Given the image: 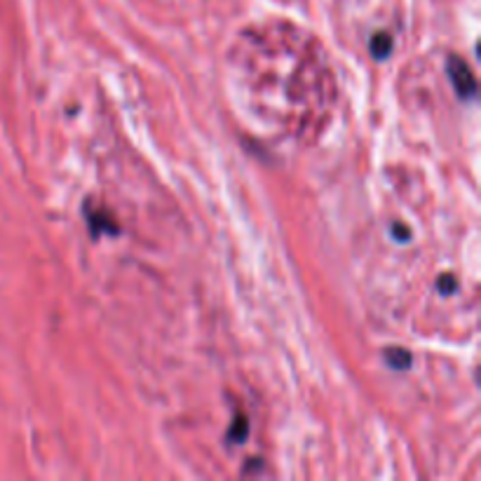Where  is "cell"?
Here are the masks:
<instances>
[{
    "label": "cell",
    "mask_w": 481,
    "mask_h": 481,
    "mask_svg": "<svg viewBox=\"0 0 481 481\" xmlns=\"http://www.w3.org/2000/svg\"><path fill=\"white\" fill-rule=\"evenodd\" d=\"M446 73H448V80H451V85L455 87L458 96L460 99H475L477 96V78L475 73H472V68L465 64L460 57L451 55L446 61Z\"/></svg>",
    "instance_id": "6da1fadb"
},
{
    "label": "cell",
    "mask_w": 481,
    "mask_h": 481,
    "mask_svg": "<svg viewBox=\"0 0 481 481\" xmlns=\"http://www.w3.org/2000/svg\"><path fill=\"white\" fill-rule=\"evenodd\" d=\"M369 50H371L373 59H378V61L387 59V57H390V52H392V38L387 35L385 31H378V33L371 35Z\"/></svg>",
    "instance_id": "7a4b0ae2"
},
{
    "label": "cell",
    "mask_w": 481,
    "mask_h": 481,
    "mask_svg": "<svg viewBox=\"0 0 481 481\" xmlns=\"http://www.w3.org/2000/svg\"><path fill=\"white\" fill-rule=\"evenodd\" d=\"M85 214H87V221H89V226H92V231H94V233H118V228L109 221L106 211L96 214V211H92V209L85 207Z\"/></svg>",
    "instance_id": "3957f363"
},
{
    "label": "cell",
    "mask_w": 481,
    "mask_h": 481,
    "mask_svg": "<svg viewBox=\"0 0 481 481\" xmlns=\"http://www.w3.org/2000/svg\"><path fill=\"white\" fill-rule=\"evenodd\" d=\"M249 434V421L242 414L233 418V425L228 430V444H242Z\"/></svg>",
    "instance_id": "277c9868"
},
{
    "label": "cell",
    "mask_w": 481,
    "mask_h": 481,
    "mask_svg": "<svg viewBox=\"0 0 481 481\" xmlns=\"http://www.w3.org/2000/svg\"><path fill=\"white\" fill-rule=\"evenodd\" d=\"M385 362L390 364L394 371H404L411 366V355L404 348H387L385 350Z\"/></svg>",
    "instance_id": "5b68a950"
},
{
    "label": "cell",
    "mask_w": 481,
    "mask_h": 481,
    "mask_svg": "<svg viewBox=\"0 0 481 481\" xmlns=\"http://www.w3.org/2000/svg\"><path fill=\"white\" fill-rule=\"evenodd\" d=\"M437 287H439V292H441V294H446V296H448V294H455L458 282H455L453 275H444V277H439Z\"/></svg>",
    "instance_id": "8992f818"
},
{
    "label": "cell",
    "mask_w": 481,
    "mask_h": 481,
    "mask_svg": "<svg viewBox=\"0 0 481 481\" xmlns=\"http://www.w3.org/2000/svg\"><path fill=\"white\" fill-rule=\"evenodd\" d=\"M392 238H394V242L404 244V242L411 240V231L407 226H402V223H392Z\"/></svg>",
    "instance_id": "52a82bcc"
}]
</instances>
